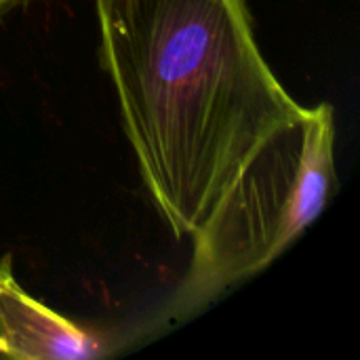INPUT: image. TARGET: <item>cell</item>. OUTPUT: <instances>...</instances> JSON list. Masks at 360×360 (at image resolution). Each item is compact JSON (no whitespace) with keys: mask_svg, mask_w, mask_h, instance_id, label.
Listing matches in <instances>:
<instances>
[{"mask_svg":"<svg viewBox=\"0 0 360 360\" xmlns=\"http://www.w3.org/2000/svg\"><path fill=\"white\" fill-rule=\"evenodd\" d=\"M23 2H27V0H0V13H4V11H8L13 6H19Z\"/></svg>","mask_w":360,"mask_h":360,"instance_id":"obj_4","label":"cell"},{"mask_svg":"<svg viewBox=\"0 0 360 360\" xmlns=\"http://www.w3.org/2000/svg\"><path fill=\"white\" fill-rule=\"evenodd\" d=\"M101 61L141 177L194 236L297 103L266 63L245 0H95Z\"/></svg>","mask_w":360,"mask_h":360,"instance_id":"obj_1","label":"cell"},{"mask_svg":"<svg viewBox=\"0 0 360 360\" xmlns=\"http://www.w3.org/2000/svg\"><path fill=\"white\" fill-rule=\"evenodd\" d=\"M8 272H11V262H8V257H6V259H0V283H2V278H4Z\"/></svg>","mask_w":360,"mask_h":360,"instance_id":"obj_5","label":"cell"},{"mask_svg":"<svg viewBox=\"0 0 360 360\" xmlns=\"http://www.w3.org/2000/svg\"><path fill=\"white\" fill-rule=\"evenodd\" d=\"M114 342L68 321L25 293L8 272L0 283V359L80 360L112 354Z\"/></svg>","mask_w":360,"mask_h":360,"instance_id":"obj_3","label":"cell"},{"mask_svg":"<svg viewBox=\"0 0 360 360\" xmlns=\"http://www.w3.org/2000/svg\"><path fill=\"white\" fill-rule=\"evenodd\" d=\"M335 186L333 108H304L259 146L192 236L173 312L200 310L268 268L325 211Z\"/></svg>","mask_w":360,"mask_h":360,"instance_id":"obj_2","label":"cell"}]
</instances>
